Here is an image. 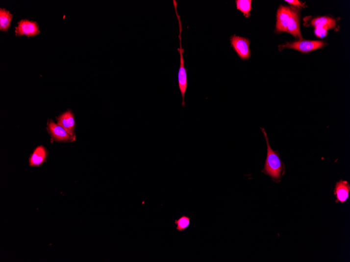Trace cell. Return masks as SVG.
I'll use <instances>...</instances> for the list:
<instances>
[{
  "mask_svg": "<svg viewBox=\"0 0 350 262\" xmlns=\"http://www.w3.org/2000/svg\"><path fill=\"white\" fill-rule=\"evenodd\" d=\"M267 143V157H266L262 173L271 177L273 181L278 183L285 173V165L281 161L278 151H274L269 142L268 137L264 128H261Z\"/></svg>",
  "mask_w": 350,
  "mask_h": 262,
  "instance_id": "obj_1",
  "label": "cell"
},
{
  "mask_svg": "<svg viewBox=\"0 0 350 262\" xmlns=\"http://www.w3.org/2000/svg\"><path fill=\"white\" fill-rule=\"evenodd\" d=\"M174 5L175 7V11H176L177 17L178 20L179 26V38L180 40V48L178 49L179 52L180 53V68L178 72V85L179 90L181 92L182 101V106L185 107V95L186 91L187 88V71L185 67V60L184 59L183 53L184 52V49L182 48L181 45V34L182 32V26L181 21L180 19V16L177 13V4L176 1L174 0L173 1Z\"/></svg>",
  "mask_w": 350,
  "mask_h": 262,
  "instance_id": "obj_2",
  "label": "cell"
},
{
  "mask_svg": "<svg viewBox=\"0 0 350 262\" xmlns=\"http://www.w3.org/2000/svg\"><path fill=\"white\" fill-rule=\"evenodd\" d=\"M47 130L52 142L69 143L76 141L75 137L72 136L50 119L48 121Z\"/></svg>",
  "mask_w": 350,
  "mask_h": 262,
  "instance_id": "obj_3",
  "label": "cell"
},
{
  "mask_svg": "<svg viewBox=\"0 0 350 262\" xmlns=\"http://www.w3.org/2000/svg\"><path fill=\"white\" fill-rule=\"evenodd\" d=\"M230 42L233 49L241 59L246 60L250 58L251 55L250 42L248 38L234 35L231 37Z\"/></svg>",
  "mask_w": 350,
  "mask_h": 262,
  "instance_id": "obj_4",
  "label": "cell"
},
{
  "mask_svg": "<svg viewBox=\"0 0 350 262\" xmlns=\"http://www.w3.org/2000/svg\"><path fill=\"white\" fill-rule=\"evenodd\" d=\"M324 43L317 41L300 40L280 46V48H292L302 52H309L323 47Z\"/></svg>",
  "mask_w": 350,
  "mask_h": 262,
  "instance_id": "obj_5",
  "label": "cell"
},
{
  "mask_svg": "<svg viewBox=\"0 0 350 262\" xmlns=\"http://www.w3.org/2000/svg\"><path fill=\"white\" fill-rule=\"evenodd\" d=\"M57 124L65 129L72 136L75 137L76 122L75 116L71 110H68L56 118Z\"/></svg>",
  "mask_w": 350,
  "mask_h": 262,
  "instance_id": "obj_6",
  "label": "cell"
},
{
  "mask_svg": "<svg viewBox=\"0 0 350 262\" xmlns=\"http://www.w3.org/2000/svg\"><path fill=\"white\" fill-rule=\"evenodd\" d=\"M40 33V30L37 23L27 20L20 21L18 22V26L15 27V34L17 36H35Z\"/></svg>",
  "mask_w": 350,
  "mask_h": 262,
  "instance_id": "obj_7",
  "label": "cell"
},
{
  "mask_svg": "<svg viewBox=\"0 0 350 262\" xmlns=\"http://www.w3.org/2000/svg\"><path fill=\"white\" fill-rule=\"evenodd\" d=\"M49 151L44 145L37 146L28 158V164L30 167H40L47 161L49 157Z\"/></svg>",
  "mask_w": 350,
  "mask_h": 262,
  "instance_id": "obj_8",
  "label": "cell"
},
{
  "mask_svg": "<svg viewBox=\"0 0 350 262\" xmlns=\"http://www.w3.org/2000/svg\"><path fill=\"white\" fill-rule=\"evenodd\" d=\"M291 16V9L288 7L280 6L277 14L276 30L277 32H286Z\"/></svg>",
  "mask_w": 350,
  "mask_h": 262,
  "instance_id": "obj_9",
  "label": "cell"
},
{
  "mask_svg": "<svg viewBox=\"0 0 350 262\" xmlns=\"http://www.w3.org/2000/svg\"><path fill=\"white\" fill-rule=\"evenodd\" d=\"M350 186L347 181L341 180L336 183L334 194L336 196V203H345L349 197Z\"/></svg>",
  "mask_w": 350,
  "mask_h": 262,
  "instance_id": "obj_10",
  "label": "cell"
},
{
  "mask_svg": "<svg viewBox=\"0 0 350 262\" xmlns=\"http://www.w3.org/2000/svg\"><path fill=\"white\" fill-rule=\"evenodd\" d=\"M286 32L300 39H302L300 28L299 15L295 9H291V16Z\"/></svg>",
  "mask_w": 350,
  "mask_h": 262,
  "instance_id": "obj_11",
  "label": "cell"
},
{
  "mask_svg": "<svg viewBox=\"0 0 350 262\" xmlns=\"http://www.w3.org/2000/svg\"><path fill=\"white\" fill-rule=\"evenodd\" d=\"M311 24L316 28H322L328 30L335 27L336 21L330 18L321 17L312 21Z\"/></svg>",
  "mask_w": 350,
  "mask_h": 262,
  "instance_id": "obj_12",
  "label": "cell"
},
{
  "mask_svg": "<svg viewBox=\"0 0 350 262\" xmlns=\"http://www.w3.org/2000/svg\"><path fill=\"white\" fill-rule=\"evenodd\" d=\"M12 14L5 9H0V30L7 31L11 26Z\"/></svg>",
  "mask_w": 350,
  "mask_h": 262,
  "instance_id": "obj_13",
  "label": "cell"
},
{
  "mask_svg": "<svg viewBox=\"0 0 350 262\" xmlns=\"http://www.w3.org/2000/svg\"><path fill=\"white\" fill-rule=\"evenodd\" d=\"M237 8L244 14L247 18H249L250 15V11L252 10V1L251 0H237L236 1Z\"/></svg>",
  "mask_w": 350,
  "mask_h": 262,
  "instance_id": "obj_14",
  "label": "cell"
},
{
  "mask_svg": "<svg viewBox=\"0 0 350 262\" xmlns=\"http://www.w3.org/2000/svg\"><path fill=\"white\" fill-rule=\"evenodd\" d=\"M191 219L185 215H182L178 219L175 220V224L177 226L176 230L179 232H183L190 226Z\"/></svg>",
  "mask_w": 350,
  "mask_h": 262,
  "instance_id": "obj_15",
  "label": "cell"
},
{
  "mask_svg": "<svg viewBox=\"0 0 350 262\" xmlns=\"http://www.w3.org/2000/svg\"><path fill=\"white\" fill-rule=\"evenodd\" d=\"M328 30L322 28H316V34L318 37L323 38L326 35Z\"/></svg>",
  "mask_w": 350,
  "mask_h": 262,
  "instance_id": "obj_16",
  "label": "cell"
},
{
  "mask_svg": "<svg viewBox=\"0 0 350 262\" xmlns=\"http://www.w3.org/2000/svg\"><path fill=\"white\" fill-rule=\"evenodd\" d=\"M285 2L290 3L293 5L302 7L303 6V4L298 0H286Z\"/></svg>",
  "mask_w": 350,
  "mask_h": 262,
  "instance_id": "obj_17",
  "label": "cell"
}]
</instances>
